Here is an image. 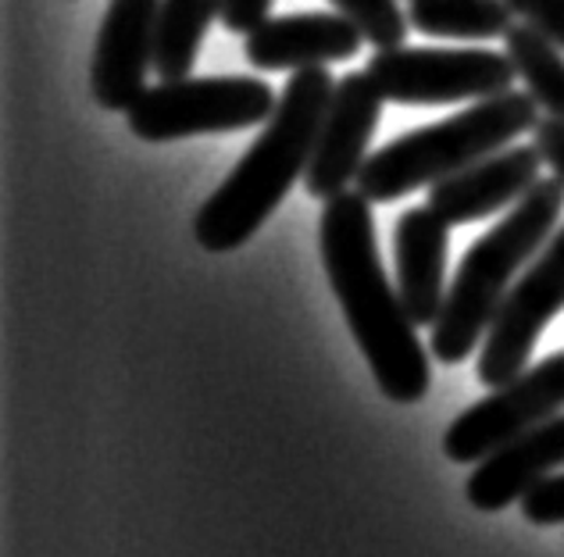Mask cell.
Listing matches in <instances>:
<instances>
[{"mask_svg": "<svg viewBox=\"0 0 564 557\" xmlns=\"http://www.w3.org/2000/svg\"><path fill=\"white\" fill-rule=\"evenodd\" d=\"M365 33L339 11L279 14L247 33L243 54L261 72H304L329 68L358 57Z\"/></svg>", "mask_w": 564, "mask_h": 557, "instance_id": "7c38bea8", "label": "cell"}, {"mask_svg": "<svg viewBox=\"0 0 564 557\" xmlns=\"http://www.w3.org/2000/svg\"><path fill=\"white\" fill-rule=\"evenodd\" d=\"M540 172L543 154L536 143L503 146V151L429 186V208L451 226L479 222L503 208H514L540 183Z\"/></svg>", "mask_w": 564, "mask_h": 557, "instance_id": "8fae6325", "label": "cell"}, {"mask_svg": "<svg viewBox=\"0 0 564 557\" xmlns=\"http://www.w3.org/2000/svg\"><path fill=\"white\" fill-rule=\"evenodd\" d=\"M447 247L451 222L429 208H408L393 229L397 290L414 326H436L447 301Z\"/></svg>", "mask_w": 564, "mask_h": 557, "instance_id": "4fadbf2b", "label": "cell"}, {"mask_svg": "<svg viewBox=\"0 0 564 557\" xmlns=\"http://www.w3.org/2000/svg\"><path fill=\"white\" fill-rule=\"evenodd\" d=\"M522 515L532 525H561L564 522V476H546L540 487L522 496Z\"/></svg>", "mask_w": 564, "mask_h": 557, "instance_id": "d6986e66", "label": "cell"}, {"mask_svg": "<svg viewBox=\"0 0 564 557\" xmlns=\"http://www.w3.org/2000/svg\"><path fill=\"white\" fill-rule=\"evenodd\" d=\"M540 125V105L529 90H508L475 100L462 114L397 136L368 154L358 175V194L372 204H393L419 186H433L475 161L503 151Z\"/></svg>", "mask_w": 564, "mask_h": 557, "instance_id": "277c9868", "label": "cell"}, {"mask_svg": "<svg viewBox=\"0 0 564 557\" xmlns=\"http://www.w3.org/2000/svg\"><path fill=\"white\" fill-rule=\"evenodd\" d=\"M221 14V0H161L154 29V72L161 83L189 79L207 29Z\"/></svg>", "mask_w": 564, "mask_h": 557, "instance_id": "9a60e30c", "label": "cell"}, {"mask_svg": "<svg viewBox=\"0 0 564 557\" xmlns=\"http://www.w3.org/2000/svg\"><path fill=\"white\" fill-rule=\"evenodd\" d=\"M329 4L339 14H347L376 51L404 47V40L411 33L408 11H400L397 0H329Z\"/></svg>", "mask_w": 564, "mask_h": 557, "instance_id": "ac0fdd59", "label": "cell"}, {"mask_svg": "<svg viewBox=\"0 0 564 557\" xmlns=\"http://www.w3.org/2000/svg\"><path fill=\"white\" fill-rule=\"evenodd\" d=\"M408 22L425 36L497 40L511 33L514 11L508 0H408Z\"/></svg>", "mask_w": 564, "mask_h": 557, "instance_id": "2e32d148", "label": "cell"}, {"mask_svg": "<svg viewBox=\"0 0 564 557\" xmlns=\"http://www.w3.org/2000/svg\"><path fill=\"white\" fill-rule=\"evenodd\" d=\"M333 90L336 79L329 68L293 72L261 136L193 218V240L204 251L229 254L243 247L286 200L293 183L304 179Z\"/></svg>", "mask_w": 564, "mask_h": 557, "instance_id": "7a4b0ae2", "label": "cell"}, {"mask_svg": "<svg viewBox=\"0 0 564 557\" xmlns=\"http://www.w3.org/2000/svg\"><path fill=\"white\" fill-rule=\"evenodd\" d=\"M318 247L329 286L379 390L393 404H419L433 386V364L400 290L386 278L379 261L372 200H365L358 189L325 200Z\"/></svg>", "mask_w": 564, "mask_h": 557, "instance_id": "6da1fadb", "label": "cell"}, {"mask_svg": "<svg viewBox=\"0 0 564 557\" xmlns=\"http://www.w3.org/2000/svg\"><path fill=\"white\" fill-rule=\"evenodd\" d=\"M275 105V90L254 76L175 79L143 90V97L126 111V122L129 133L143 143H175L186 136L264 125Z\"/></svg>", "mask_w": 564, "mask_h": 557, "instance_id": "5b68a950", "label": "cell"}, {"mask_svg": "<svg viewBox=\"0 0 564 557\" xmlns=\"http://www.w3.org/2000/svg\"><path fill=\"white\" fill-rule=\"evenodd\" d=\"M161 0H111L90 62V94L104 111H129L154 68V29Z\"/></svg>", "mask_w": 564, "mask_h": 557, "instance_id": "30bf717a", "label": "cell"}, {"mask_svg": "<svg viewBox=\"0 0 564 557\" xmlns=\"http://www.w3.org/2000/svg\"><path fill=\"white\" fill-rule=\"evenodd\" d=\"M511 11L564 51V0H508Z\"/></svg>", "mask_w": 564, "mask_h": 557, "instance_id": "ffe728a7", "label": "cell"}, {"mask_svg": "<svg viewBox=\"0 0 564 557\" xmlns=\"http://www.w3.org/2000/svg\"><path fill=\"white\" fill-rule=\"evenodd\" d=\"M564 412V350L532 364L486 401L471 404L443 433V450L457 465L486 461L511 439Z\"/></svg>", "mask_w": 564, "mask_h": 557, "instance_id": "52a82bcc", "label": "cell"}, {"mask_svg": "<svg viewBox=\"0 0 564 557\" xmlns=\"http://www.w3.org/2000/svg\"><path fill=\"white\" fill-rule=\"evenodd\" d=\"M532 143L540 146L543 165L551 168L557 179L564 183V122L546 114V119H540V125L532 129Z\"/></svg>", "mask_w": 564, "mask_h": 557, "instance_id": "7402d4cb", "label": "cell"}, {"mask_svg": "<svg viewBox=\"0 0 564 557\" xmlns=\"http://www.w3.org/2000/svg\"><path fill=\"white\" fill-rule=\"evenodd\" d=\"M503 47L511 54L518 79L536 97L540 111L564 122V51H557L551 40L525 22L511 25V33L503 36Z\"/></svg>", "mask_w": 564, "mask_h": 557, "instance_id": "e0dca14e", "label": "cell"}, {"mask_svg": "<svg viewBox=\"0 0 564 557\" xmlns=\"http://www.w3.org/2000/svg\"><path fill=\"white\" fill-rule=\"evenodd\" d=\"M368 76L379 94L397 105H462L514 90V62L503 51H451V47H390L376 51Z\"/></svg>", "mask_w": 564, "mask_h": 557, "instance_id": "8992f818", "label": "cell"}, {"mask_svg": "<svg viewBox=\"0 0 564 557\" xmlns=\"http://www.w3.org/2000/svg\"><path fill=\"white\" fill-rule=\"evenodd\" d=\"M564 468V412L540 422L536 429L511 439L508 447L489 454L468 476V504L479 511H503L522 504V496L540 487L546 476Z\"/></svg>", "mask_w": 564, "mask_h": 557, "instance_id": "5bb4252c", "label": "cell"}, {"mask_svg": "<svg viewBox=\"0 0 564 557\" xmlns=\"http://www.w3.org/2000/svg\"><path fill=\"white\" fill-rule=\"evenodd\" d=\"M564 307V226L554 232L546 247L529 261L518 283L503 297L500 312L482 340V354L475 364L479 383L497 390L525 372L540 332L554 321Z\"/></svg>", "mask_w": 564, "mask_h": 557, "instance_id": "ba28073f", "label": "cell"}, {"mask_svg": "<svg viewBox=\"0 0 564 557\" xmlns=\"http://www.w3.org/2000/svg\"><path fill=\"white\" fill-rule=\"evenodd\" d=\"M382 94L368 72H347L336 79V90L325 119L318 125L315 154L304 175L307 194L315 200H333L358 183L368 161V143H372L379 119H382Z\"/></svg>", "mask_w": 564, "mask_h": 557, "instance_id": "9c48e42d", "label": "cell"}, {"mask_svg": "<svg viewBox=\"0 0 564 557\" xmlns=\"http://www.w3.org/2000/svg\"><path fill=\"white\" fill-rule=\"evenodd\" d=\"M272 4L275 0H221V25L229 33H254L261 22L272 19Z\"/></svg>", "mask_w": 564, "mask_h": 557, "instance_id": "44dd1931", "label": "cell"}, {"mask_svg": "<svg viewBox=\"0 0 564 557\" xmlns=\"http://www.w3.org/2000/svg\"><path fill=\"white\" fill-rule=\"evenodd\" d=\"M564 215V183L557 175L540 179L511 208L508 218L471 243L462 258L454 283L447 286V301L433 326V358L443 364H462L479 340H486L489 326L500 312L503 297L511 293V278L529 269L546 240L557 232Z\"/></svg>", "mask_w": 564, "mask_h": 557, "instance_id": "3957f363", "label": "cell"}]
</instances>
